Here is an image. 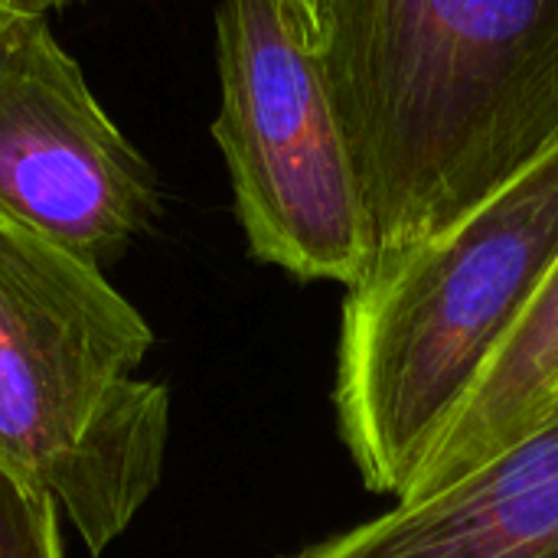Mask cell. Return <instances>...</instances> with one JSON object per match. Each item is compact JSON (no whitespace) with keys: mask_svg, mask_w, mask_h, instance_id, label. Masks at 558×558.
I'll return each instance as SVG.
<instances>
[{"mask_svg":"<svg viewBox=\"0 0 558 558\" xmlns=\"http://www.w3.org/2000/svg\"><path fill=\"white\" fill-rule=\"evenodd\" d=\"M311 49L373 262L448 232L558 141V0H327Z\"/></svg>","mask_w":558,"mask_h":558,"instance_id":"cell-1","label":"cell"},{"mask_svg":"<svg viewBox=\"0 0 558 558\" xmlns=\"http://www.w3.org/2000/svg\"><path fill=\"white\" fill-rule=\"evenodd\" d=\"M20 13H23V10H16L13 0H0V33H3V29L10 26V20L20 16Z\"/></svg>","mask_w":558,"mask_h":558,"instance_id":"cell-11","label":"cell"},{"mask_svg":"<svg viewBox=\"0 0 558 558\" xmlns=\"http://www.w3.org/2000/svg\"><path fill=\"white\" fill-rule=\"evenodd\" d=\"M222 150L235 216L258 262L353 288L373 265L369 219L327 75L281 0L216 13Z\"/></svg>","mask_w":558,"mask_h":558,"instance_id":"cell-4","label":"cell"},{"mask_svg":"<svg viewBox=\"0 0 558 558\" xmlns=\"http://www.w3.org/2000/svg\"><path fill=\"white\" fill-rule=\"evenodd\" d=\"M556 262L558 141L458 226L347 288L333 405L366 490H412Z\"/></svg>","mask_w":558,"mask_h":558,"instance_id":"cell-2","label":"cell"},{"mask_svg":"<svg viewBox=\"0 0 558 558\" xmlns=\"http://www.w3.org/2000/svg\"><path fill=\"white\" fill-rule=\"evenodd\" d=\"M288 558H558V405L454 484Z\"/></svg>","mask_w":558,"mask_h":558,"instance_id":"cell-6","label":"cell"},{"mask_svg":"<svg viewBox=\"0 0 558 558\" xmlns=\"http://www.w3.org/2000/svg\"><path fill=\"white\" fill-rule=\"evenodd\" d=\"M0 558H62L59 507L0 464Z\"/></svg>","mask_w":558,"mask_h":558,"instance_id":"cell-8","label":"cell"},{"mask_svg":"<svg viewBox=\"0 0 558 558\" xmlns=\"http://www.w3.org/2000/svg\"><path fill=\"white\" fill-rule=\"evenodd\" d=\"M0 213L105 268L160 213L157 173L92 95L49 13L0 33Z\"/></svg>","mask_w":558,"mask_h":558,"instance_id":"cell-5","label":"cell"},{"mask_svg":"<svg viewBox=\"0 0 558 558\" xmlns=\"http://www.w3.org/2000/svg\"><path fill=\"white\" fill-rule=\"evenodd\" d=\"M558 405V262L530 314L458 412L412 490L402 500L435 494L471 474L510 441L539 425Z\"/></svg>","mask_w":558,"mask_h":558,"instance_id":"cell-7","label":"cell"},{"mask_svg":"<svg viewBox=\"0 0 558 558\" xmlns=\"http://www.w3.org/2000/svg\"><path fill=\"white\" fill-rule=\"evenodd\" d=\"M65 3H72V0H13V7L23 13H49L56 7H65Z\"/></svg>","mask_w":558,"mask_h":558,"instance_id":"cell-10","label":"cell"},{"mask_svg":"<svg viewBox=\"0 0 558 558\" xmlns=\"http://www.w3.org/2000/svg\"><path fill=\"white\" fill-rule=\"evenodd\" d=\"M150 347L98 265L0 213V464L69 517L92 558L163 474L170 389L134 376Z\"/></svg>","mask_w":558,"mask_h":558,"instance_id":"cell-3","label":"cell"},{"mask_svg":"<svg viewBox=\"0 0 558 558\" xmlns=\"http://www.w3.org/2000/svg\"><path fill=\"white\" fill-rule=\"evenodd\" d=\"M291 23L298 26V33L304 36L307 46H314V36H317V26H320V13H324V3L327 0H281Z\"/></svg>","mask_w":558,"mask_h":558,"instance_id":"cell-9","label":"cell"}]
</instances>
